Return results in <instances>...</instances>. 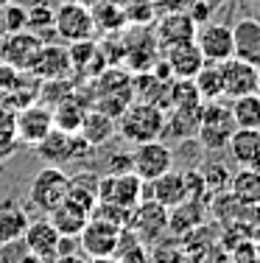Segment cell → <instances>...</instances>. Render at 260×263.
<instances>
[{
    "instance_id": "26",
    "label": "cell",
    "mask_w": 260,
    "mask_h": 263,
    "mask_svg": "<svg viewBox=\"0 0 260 263\" xmlns=\"http://www.w3.org/2000/svg\"><path fill=\"white\" fill-rule=\"evenodd\" d=\"M31 218L26 208L14 199L0 202V243H11V241H23Z\"/></svg>"
},
{
    "instance_id": "22",
    "label": "cell",
    "mask_w": 260,
    "mask_h": 263,
    "mask_svg": "<svg viewBox=\"0 0 260 263\" xmlns=\"http://www.w3.org/2000/svg\"><path fill=\"white\" fill-rule=\"evenodd\" d=\"M232 56L246 59L252 65L260 62V20L244 17L232 26Z\"/></svg>"
},
{
    "instance_id": "16",
    "label": "cell",
    "mask_w": 260,
    "mask_h": 263,
    "mask_svg": "<svg viewBox=\"0 0 260 263\" xmlns=\"http://www.w3.org/2000/svg\"><path fill=\"white\" fill-rule=\"evenodd\" d=\"M159 56H163V65H165V70H168L171 79H193L204 65V56L199 51V45H196V40L163 48Z\"/></svg>"
},
{
    "instance_id": "40",
    "label": "cell",
    "mask_w": 260,
    "mask_h": 263,
    "mask_svg": "<svg viewBox=\"0 0 260 263\" xmlns=\"http://www.w3.org/2000/svg\"><path fill=\"white\" fill-rule=\"evenodd\" d=\"M257 92H260V62H257Z\"/></svg>"
},
{
    "instance_id": "12",
    "label": "cell",
    "mask_w": 260,
    "mask_h": 263,
    "mask_svg": "<svg viewBox=\"0 0 260 263\" xmlns=\"http://www.w3.org/2000/svg\"><path fill=\"white\" fill-rule=\"evenodd\" d=\"M117 238H121V227L90 216V221L78 233V249L87 258H112L117 249Z\"/></svg>"
},
{
    "instance_id": "1",
    "label": "cell",
    "mask_w": 260,
    "mask_h": 263,
    "mask_svg": "<svg viewBox=\"0 0 260 263\" xmlns=\"http://www.w3.org/2000/svg\"><path fill=\"white\" fill-rule=\"evenodd\" d=\"M117 135L123 140H129L132 146L146 140H159L165 135V109L151 101H137L134 98L117 115Z\"/></svg>"
},
{
    "instance_id": "13",
    "label": "cell",
    "mask_w": 260,
    "mask_h": 263,
    "mask_svg": "<svg viewBox=\"0 0 260 263\" xmlns=\"http://www.w3.org/2000/svg\"><path fill=\"white\" fill-rule=\"evenodd\" d=\"M42 42L45 40H39V36H36L34 31H28V28L14 31V34H6L3 42H0V62L17 67V70H23V73H28L36 51L42 48Z\"/></svg>"
},
{
    "instance_id": "17",
    "label": "cell",
    "mask_w": 260,
    "mask_h": 263,
    "mask_svg": "<svg viewBox=\"0 0 260 263\" xmlns=\"http://www.w3.org/2000/svg\"><path fill=\"white\" fill-rule=\"evenodd\" d=\"M196 45L204 56V62H224L232 56V26L224 23H204L196 31Z\"/></svg>"
},
{
    "instance_id": "43",
    "label": "cell",
    "mask_w": 260,
    "mask_h": 263,
    "mask_svg": "<svg viewBox=\"0 0 260 263\" xmlns=\"http://www.w3.org/2000/svg\"><path fill=\"white\" fill-rule=\"evenodd\" d=\"M257 6H260V3H257ZM257 20H260V17H257Z\"/></svg>"
},
{
    "instance_id": "29",
    "label": "cell",
    "mask_w": 260,
    "mask_h": 263,
    "mask_svg": "<svg viewBox=\"0 0 260 263\" xmlns=\"http://www.w3.org/2000/svg\"><path fill=\"white\" fill-rule=\"evenodd\" d=\"M51 112H53V126H56V129H62V132H78L87 106L78 101V92L73 90L67 98H62V101L53 104Z\"/></svg>"
},
{
    "instance_id": "5",
    "label": "cell",
    "mask_w": 260,
    "mask_h": 263,
    "mask_svg": "<svg viewBox=\"0 0 260 263\" xmlns=\"http://www.w3.org/2000/svg\"><path fill=\"white\" fill-rule=\"evenodd\" d=\"M67 191H70V174L62 165H42L28 185V202L48 216L67 199Z\"/></svg>"
},
{
    "instance_id": "44",
    "label": "cell",
    "mask_w": 260,
    "mask_h": 263,
    "mask_svg": "<svg viewBox=\"0 0 260 263\" xmlns=\"http://www.w3.org/2000/svg\"><path fill=\"white\" fill-rule=\"evenodd\" d=\"M0 165H3V162H0Z\"/></svg>"
},
{
    "instance_id": "7",
    "label": "cell",
    "mask_w": 260,
    "mask_h": 263,
    "mask_svg": "<svg viewBox=\"0 0 260 263\" xmlns=\"http://www.w3.org/2000/svg\"><path fill=\"white\" fill-rule=\"evenodd\" d=\"M126 230H132L143 243H154L168 233V208L159 204L157 199L143 196L129 213V224Z\"/></svg>"
},
{
    "instance_id": "33",
    "label": "cell",
    "mask_w": 260,
    "mask_h": 263,
    "mask_svg": "<svg viewBox=\"0 0 260 263\" xmlns=\"http://www.w3.org/2000/svg\"><path fill=\"white\" fill-rule=\"evenodd\" d=\"M0 28H3V34H14V31L28 28V9L11 3V0L3 3L0 6Z\"/></svg>"
},
{
    "instance_id": "41",
    "label": "cell",
    "mask_w": 260,
    "mask_h": 263,
    "mask_svg": "<svg viewBox=\"0 0 260 263\" xmlns=\"http://www.w3.org/2000/svg\"><path fill=\"white\" fill-rule=\"evenodd\" d=\"M3 36H6V34H3V28H0V42H3Z\"/></svg>"
},
{
    "instance_id": "21",
    "label": "cell",
    "mask_w": 260,
    "mask_h": 263,
    "mask_svg": "<svg viewBox=\"0 0 260 263\" xmlns=\"http://www.w3.org/2000/svg\"><path fill=\"white\" fill-rule=\"evenodd\" d=\"M224 152H230L238 168H260V129L235 126Z\"/></svg>"
},
{
    "instance_id": "23",
    "label": "cell",
    "mask_w": 260,
    "mask_h": 263,
    "mask_svg": "<svg viewBox=\"0 0 260 263\" xmlns=\"http://www.w3.org/2000/svg\"><path fill=\"white\" fill-rule=\"evenodd\" d=\"M70 53V65H73V73L76 79H95L98 73L104 70V53H101V45L95 40H82V42H70L67 48Z\"/></svg>"
},
{
    "instance_id": "42",
    "label": "cell",
    "mask_w": 260,
    "mask_h": 263,
    "mask_svg": "<svg viewBox=\"0 0 260 263\" xmlns=\"http://www.w3.org/2000/svg\"><path fill=\"white\" fill-rule=\"evenodd\" d=\"M3 3H9V0H0V6H3Z\"/></svg>"
},
{
    "instance_id": "4",
    "label": "cell",
    "mask_w": 260,
    "mask_h": 263,
    "mask_svg": "<svg viewBox=\"0 0 260 263\" xmlns=\"http://www.w3.org/2000/svg\"><path fill=\"white\" fill-rule=\"evenodd\" d=\"M232 132H235V118L230 104H224V98L204 101L202 123H199V132H196V140L202 143L204 152H224Z\"/></svg>"
},
{
    "instance_id": "19",
    "label": "cell",
    "mask_w": 260,
    "mask_h": 263,
    "mask_svg": "<svg viewBox=\"0 0 260 263\" xmlns=\"http://www.w3.org/2000/svg\"><path fill=\"white\" fill-rule=\"evenodd\" d=\"M59 241H62V235L56 233V227H53L48 218L31 221L26 235H23V247H26V252L36 255V258H42L48 263L59 255Z\"/></svg>"
},
{
    "instance_id": "25",
    "label": "cell",
    "mask_w": 260,
    "mask_h": 263,
    "mask_svg": "<svg viewBox=\"0 0 260 263\" xmlns=\"http://www.w3.org/2000/svg\"><path fill=\"white\" fill-rule=\"evenodd\" d=\"M78 135H82L92 148L107 146V143L117 135V121H115L112 115H107V112H101V109H95V106H92V109L84 112L82 126H78Z\"/></svg>"
},
{
    "instance_id": "18",
    "label": "cell",
    "mask_w": 260,
    "mask_h": 263,
    "mask_svg": "<svg viewBox=\"0 0 260 263\" xmlns=\"http://www.w3.org/2000/svg\"><path fill=\"white\" fill-rule=\"evenodd\" d=\"M202 106H204V101L171 106V109L165 112V135H168L171 140H179V143L196 137L199 123H202Z\"/></svg>"
},
{
    "instance_id": "24",
    "label": "cell",
    "mask_w": 260,
    "mask_h": 263,
    "mask_svg": "<svg viewBox=\"0 0 260 263\" xmlns=\"http://www.w3.org/2000/svg\"><path fill=\"white\" fill-rule=\"evenodd\" d=\"M207 216V202L199 199H185L176 208L168 210V233L173 235H190L193 230H199Z\"/></svg>"
},
{
    "instance_id": "37",
    "label": "cell",
    "mask_w": 260,
    "mask_h": 263,
    "mask_svg": "<svg viewBox=\"0 0 260 263\" xmlns=\"http://www.w3.org/2000/svg\"><path fill=\"white\" fill-rule=\"evenodd\" d=\"M23 70H17V67L6 65V62H0V92H9L17 87V81H20Z\"/></svg>"
},
{
    "instance_id": "32",
    "label": "cell",
    "mask_w": 260,
    "mask_h": 263,
    "mask_svg": "<svg viewBox=\"0 0 260 263\" xmlns=\"http://www.w3.org/2000/svg\"><path fill=\"white\" fill-rule=\"evenodd\" d=\"M28 31H34L39 40H45V34H56L53 31V9L48 3H36L28 9Z\"/></svg>"
},
{
    "instance_id": "36",
    "label": "cell",
    "mask_w": 260,
    "mask_h": 263,
    "mask_svg": "<svg viewBox=\"0 0 260 263\" xmlns=\"http://www.w3.org/2000/svg\"><path fill=\"white\" fill-rule=\"evenodd\" d=\"M185 11L193 17L196 26H204V23H210V14H213V3H210V0H188Z\"/></svg>"
},
{
    "instance_id": "8",
    "label": "cell",
    "mask_w": 260,
    "mask_h": 263,
    "mask_svg": "<svg viewBox=\"0 0 260 263\" xmlns=\"http://www.w3.org/2000/svg\"><path fill=\"white\" fill-rule=\"evenodd\" d=\"M143 179L134 171H117V174H98V199L121 204L132 210L143 199Z\"/></svg>"
},
{
    "instance_id": "14",
    "label": "cell",
    "mask_w": 260,
    "mask_h": 263,
    "mask_svg": "<svg viewBox=\"0 0 260 263\" xmlns=\"http://www.w3.org/2000/svg\"><path fill=\"white\" fill-rule=\"evenodd\" d=\"M28 73L34 79H39V81L70 79L73 76V65H70V53H67V48L53 45V42H42V48L36 51Z\"/></svg>"
},
{
    "instance_id": "31",
    "label": "cell",
    "mask_w": 260,
    "mask_h": 263,
    "mask_svg": "<svg viewBox=\"0 0 260 263\" xmlns=\"http://www.w3.org/2000/svg\"><path fill=\"white\" fill-rule=\"evenodd\" d=\"M193 84L199 90L202 101H218V98H224V92H221V70L215 62H204L202 70L193 76Z\"/></svg>"
},
{
    "instance_id": "9",
    "label": "cell",
    "mask_w": 260,
    "mask_h": 263,
    "mask_svg": "<svg viewBox=\"0 0 260 263\" xmlns=\"http://www.w3.org/2000/svg\"><path fill=\"white\" fill-rule=\"evenodd\" d=\"M132 171L137 174L143 182H151V179L163 177L165 171L173 168V152L159 140H146V143H137L132 148Z\"/></svg>"
},
{
    "instance_id": "6",
    "label": "cell",
    "mask_w": 260,
    "mask_h": 263,
    "mask_svg": "<svg viewBox=\"0 0 260 263\" xmlns=\"http://www.w3.org/2000/svg\"><path fill=\"white\" fill-rule=\"evenodd\" d=\"M53 31L67 45L70 42H82V40H92L98 31L92 9H87L82 0H62L53 9Z\"/></svg>"
},
{
    "instance_id": "11",
    "label": "cell",
    "mask_w": 260,
    "mask_h": 263,
    "mask_svg": "<svg viewBox=\"0 0 260 263\" xmlns=\"http://www.w3.org/2000/svg\"><path fill=\"white\" fill-rule=\"evenodd\" d=\"M51 129H53V112L42 101H31L26 106H20V112L14 115L17 140L26 143V146H36Z\"/></svg>"
},
{
    "instance_id": "27",
    "label": "cell",
    "mask_w": 260,
    "mask_h": 263,
    "mask_svg": "<svg viewBox=\"0 0 260 263\" xmlns=\"http://www.w3.org/2000/svg\"><path fill=\"white\" fill-rule=\"evenodd\" d=\"M48 221L56 227L59 235H70V238H78V233L84 230V224L90 221V213H87L84 208H78V204L73 202H62L56 204L51 213H48Z\"/></svg>"
},
{
    "instance_id": "2",
    "label": "cell",
    "mask_w": 260,
    "mask_h": 263,
    "mask_svg": "<svg viewBox=\"0 0 260 263\" xmlns=\"http://www.w3.org/2000/svg\"><path fill=\"white\" fill-rule=\"evenodd\" d=\"M90 101L95 104V109L107 112L117 121V115L134 101L132 73L121 67H104L95 81H90Z\"/></svg>"
},
{
    "instance_id": "3",
    "label": "cell",
    "mask_w": 260,
    "mask_h": 263,
    "mask_svg": "<svg viewBox=\"0 0 260 263\" xmlns=\"http://www.w3.org/2000/svg\"><path fill=\"white\" fill-rule=\"evenodd\" d=\"M34 148H36V157L45 162V165H62V168L92 154V146L78 132H62L56 126L48 132Z\"/></svg>"
},
{
    "instance_id": "39",
    "label": "cell",
    "mask_w": 260,
    "mask_h": 263,
    "mask_svg": "<svg viewBox=\"0 0 260 263\" xmlns=\"http://www.w3.org/2000/svg\"><path fill=\"white\" fill-rule=\"evenodd\" d=\"M14 263H48V260H42V258H36V255H20V258H17Z\"/></svg>"
},
{
    "instance_id": "30",
    "label": "cell",
    "mask_w": 260,
    "mask_h": 263,
    "mask_svg": "<svg viewBox=\"0 0 260 263\" xmlns=\"http://www.w3.org/2000/svg\"><path fill=\"white\" fill-rule=\"evenodd\" d=\"M235 126L244 129H260V92H249V96H241L230 101Z\"/></svg>"
},
{
    "instance_id": "20",
    "label": "cell",
    "mask_w": 260,
    "mask_h": 263,
    "mask_svg": "<svg viewBox=\"0 0 260 263\" xmlns=\"http://www.w3.org/2000/svg\"><path fill=\"white\" fill-rule=\"evenodd\" d=\"M143 196L148 199H157L159 204H165V208H176L179 202H185L188 199V185H185V174L182 171H165L163 177L151 179V182L143 185Z\"/></svg>"
},
{
    "instance_id": "35",
    "label": "cell",
    "mask_w": 260,
    "mask_h": 263,
    "mask_svg": "<svg viewBox=\"0 0 260 263\" xmlns=\"http://www.w3.org/2000/svg\"><path fill=\"white\" fill-rule=\"evenodd\" d=\"M154 243H157V249H154V255H148L151 263H182L185 260V252L173 241L163 243V238H159V241H154Z\"/></svg>"
},
{
    "instance_id": "38",
    "label": "cell",
    "mask_w": 260,
    "mask_h": 263,
    "mask_svg": "<svg viewBox=\"0 0 260 263\" xmlns=\"http://www.w3.org/2000/svg\"><path fill=\"white\" fill-rule=\"evenodd\" d=\"M51 263H90V258L82 252V249H76V252H65V255H56Z\"/></svg>"
},
{
    "instance_id": "28",
    "label": "cell",
    "mask_w": 260,
    "mask_h": 263,
    "mask_svg": "<svg viewBox=\"0 0 260 263\" xmlns=\"http://www.w3.org/2000/svg\"><path fill=\"white\" fill-rule=\"evenodd\" d=\"M227 191H230L244 208L260 204V168H238V171H232Z\"/></svg>"
},
{
    "instance_id": "34",
    "label": "cell",
    "mask_w": 260,
    "mask_h": 263,
    "mask_svg": "<svg viewBox=\"0 0 260 263\" xmlns=\"http://www.w3.org/2000/svg\"><path fill=\"white\" fill-rule=\"evenodd\" d=\"M129 213H132V210L121 208V204H112V202H104V199H98L90 216H92V218H101V221H109V224H115V227L123 230V227L129 224Z\"/></svg>"
},
{
    "instance_id": "15",
    "label": "cell",
    "mask_w": 260,
    "mask_h": 263,
    "mask_svg": "<svg viewBox=\"0 0 260 263\" xmlns=\"http://www.w3.org/2000/svg\"><path fill=\"white\" fill-rule=\"evenodd\" d=\"M196 31H199V26L193 23V17L185 9H176L159 17L157 28H154V40H157L159 51H163V48L179 45V42H193Z\"/></svg>"
},
{
    "instance_id": "10",
    "label": "cell",
    "mask_w": 260,
    "mask_h": 263,
    "mask_svg": "<svg viewBox=\"0 0 260 263\" xmlns=\"http://www.w3.org/2000/svg\"><path fill=\"white\" fill-rule=\"evenodd\" d=\"M218 70H221V92H224V101L257 92V65H252L246 59H238V56H230V59L218 62Z\"/></svg>"
}]
</instances>
